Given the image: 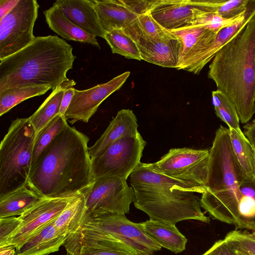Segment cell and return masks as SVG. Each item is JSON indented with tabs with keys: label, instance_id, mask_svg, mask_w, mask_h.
<instances>
[{
	"label": "cell",
	"instance_id": "cb8c5ba5",
	"mask_svg": "<svg viewBox=\"0 0 255 255\" xmlns=\"http://www.w3.org/2000/svg\"><path fill=\"white\" fill-rule=\"evenodd\" d=\"M140 224L145 232L161 247L175 254L185 249L187 240L175 225L150 219Z\"/></svg>",
	"mask_w": 255,
	"mask_h": 255
},
{
	"label": "cell",
	"instance_id": "ffe728a7",
	"mask_svg": "<svg viewBox=\"0 0 255 255\" xmlns=\"http://www.w3.org/2000/svg\"><path fill=\"white\" fill-rule=\"evenodd\" d=\"M55 219L46 224L16 249V255H48L58 251L67 236L54 226Z\"/></svg>",
	"mask_w": 255,
	"mask_h": 255
},
{
	"label": "cell",
	"instance_id": "7402d4cb",
	"mask_svg": "<svg viewBox=\"0 0 255 255\" xmlns=\"http://www.w3.org/2000/svg\"><path fill=\"white\" fill-rule=\"evenodd\" d=\"M170 31L177 36L183 43V51L176 68L177 70H181L206 44L213 41L218 34L199 25H190Z\"/></svg>",
	"mask_w": 255,
	"mask_h": 255
},
{
	"label": "cell",
	"instance_id": "52a82bcc",
	"mask_svg": "<svg viewBox=\"0 0 255 255\" xmlns=\"http://www.w3.org/2000/svg\"><path fill=\"white\" fill-rule=\"evenodd\" d=\"M126 214L107 212L84 217L79 230L66 240L113 241L125 244L139 255H152L161 247L144 230L140 223L129 220Z\"/></svg>",
	"mask_w": 255,
	"mask_h": 255
},
{
	"label": "cell",
	"instance_id": "836d02e7",
	"mask_svg": "<svg viewBox=\"0 0 255 255\" xmlns=\"http://www.w3.org/2000/svg\"><path fill=\"white\" fill-rule=\"evenodd\" d=\"M224 239L238 255H255V232L236 229Z\"/></svg>",
	"mask_w": 255,
	"mask_h": 255
},
{
	"label": "cell",
	"instance_id": "f6af8a7d",
	"mask_svg": "<svg viewBox=\"0 0 255 255\" xmlns=\"http://www.w3.org/2000/svg\"><path fill=\"white\" fill-rule=\"evenodd\" d=\"M254 146H255V145H254Z\"/></svg>",
	"mask_w": 255,
	"mask_h": 255
},
{
	"label": "cell",
	"instance_id": "7c38bea8",
	"mask_svg": "<svg viewBox=\"0 0 255 255\" xmlns=\"http://www.w3.org/2000/svg\"><path fill=\"white\" fill-rule=\"evenodd\" d=\"M130 72L126 71L109 82L84 90L74 89V94L65 118L71 124L78 121L88 123L101 104L112 93L119 90Z\"/></svg>",
	"mask_w": 255,
	"mask_h": 255
},
{
	"label": "cell",
	"instance_id": "4dcf8cb0",
	"mask_svg": "<svg viewBox=\"0 0 255 255\" xmlns=\"http://www.w3.org/2000/svg\"><path fill=\"white\" fill-rule=\"evenodd\" d=\"M104 39L113 53L119 54L128 59L142 60L136 43L123 30L115 29L106 32Z\"/></svg>",
	"mask_w": 255,
	"mask_h": 255
},
{
	"label": "cell",
	"instance_id": "277c9868",
	"mask_svg": "<svg viewBox=\"0 0 255 255\" xmlns=\"http://www.w3.org/2000/svg\"><path fill=\"white\" fill-rule=\"evenodd\" d=\"M136 208L149 219L175 225L186 220L209 223L210 218L201 210L200 199L194 193L204 191L152 169L140 162L130 175Z\"/></svg>",
	"mask_w": 255,
	"mask_h": 255
},
{
	"label": "cell",
	"instance_id": "e575fe53",
	"mask_svg": "<svg viewBox=\"0 0 255 255\" xmlns=\"http://www.w3.org/2000/svg\"><path fill=\"white\" fill-rule=\"evenodd\" d=\"M137 24L138 30V38L155 41L163 38L170 32L161 26L152 17L150 12L138 15Z\"/></svg>",
	"mask_w": 255,
	"mask_h": 255
},
{
	"label": "cell",
	"instance_id": "d4e9b609",
	"mask_svg": "<svg viewBox=\"0 0 255 255\" xmlns=\"http://www.w3.org/2000/svg\"><path fill=\"white\" fill-rule=\"evenodd\" d=\"M45 198L28 184L0 198V218L19 216Z\"/></svg>",
	"mask_w": 255,
	"mask_h": 255
},
{
	"label": "cell",
	"instance_id": "60d3db41",
	"mask_svg": "<svg viewBox=\"0 0 255 255\" xmlns=\"http://www.w3.org/2000/svg\"><path fill=\"white\" fill-rule=\"evenodd\" d=\"M19 0H0V19L15 6Z\"/></svg>",
	"mask_w": 255,
	"mask_h": 255
},
{
	"label": "cell",
	"instance_id": "ee69618b",
	"mask_svg": "<svg viewBox=\"0 0 255 255\" xmlns=\"http://www.w3.org/2000/svg\"><path fill=\"white\" fill-rule=\"evenodd\" d=\"M66 255H70L68 253H67Z\"/></svg>",
	"mask_w": 255,
	"mask_h": 255
},
{
	"label": "cell",
	"instance_id": "8992f818",
	"mask_svg": "<svg viewBox=\"0 0 255 255\" xmlns=\"http://www.w3.org/2000/svg\"><path fill=\"white\" fill-rule=\"evenodd\" d=\"M35 135L28 118L12 121L0 145V198L28 184Z\"/></svg>",
	"mask_w": 255,
	"mask_h": 255
},
{
	"label": "cell",
	"instance_id": "1f68e13d",
	"mask_svg": "<svg viewBox=\"0 0 255 255\" xmlns=\"http://www.w3.org/2000/svg\"><path fill=\"white\" fill-rule=\"evenodd\" d=\"M212 104L217 116L226 124L229 129L240 132L242 130L236 107L230 99L223 92H212Z\"/></svg>",
	"mask_w": 255,
	"mask_h": 255
},
{
	"label": "cell",
	"instance_id": "3957f363",
	"mask_svg": "<svg viewBox=\"0 0 255 255\" xmlns=\"http://www.w3.org/2000/svg\"><path fill=\"white\" fill-rule=\"evenodd\" d=\"M208 77L234 103L240 121L255 114V6L246 23L216 54Z\"/></svg>",
	"mask_w": 255,
	"mask_h": 255
},
{
	"label": "cell",
	"instance_id": "5bb4252c",
	"mask_svg": "<svg viewBox=\"0 0 255 255\" xmlns=\"http://www.w3.org/2000/svg\"><path fill=\"white\" fill-rule=\"evenodd\" d=\"M135 42L142 60L163 67H178L183 43L171 31L159 40L149 41L138 38Z\"/></svg>",
	"mask_w": 255,
	"mask_h": 255
},
{
	"label": "cell",
	"instance_id": "5b68a950",
	"mask_svg": "<svg viewBox=\"0 0 255 255\" xmlns=\"http://www.w3.org/2000/svg\"><path fill=\"white\" fill-rule=\"evenodd\" d=\"M56 36L35 37L28 45L0 60V93L8 89L49 85L52 91L68 80L75 57Z\"/></svg>",
	"mask_w": 255,
	"mask_h": 255
},
{
	"label": "cell",
	"instance_id": "4316f807",
	"mask_svg": "<svg viewBox=\"0 0 255 255\" xmlns=\"http://www.w3.org/2000/svg\"><path fill=\"white\" fill-rule=\"evenodd\" d=\"M230 129L233 152L239 166L246 178H255V147L244 132Z\"/></svg>",
	"mask_w": 255,
	"mask_h": 255
},
{
	"label": "cell",
	"instance_id": "d6a6232c",
	"mask_svg": "<svg viewBox=\"0 0 255 255\" xmlns=\"http://www.w3.org/2000/svg\"><path fill=\"white\" fill-rule=\"evenodd\" d=\"M67 124L65 116L59 113L36 134L33 144L31 166L41 152Z\"/></svg>",
	"mask_w": 255,
	"mask_h": 255
},
{
	"label": "cell",
	"instance_id": "8fae6325",
	"mask_svg": "<svg viewBox=\"0 0 255 255\" xmlns=\"http://www.w3.org/2000/svg\"><path fill=\"white\" fill-rule=\"evenodd\" d=\"M39 4L35 0H19L15 6L0 19V60L21 50L35 37L33 30Z\"/></svg>",
	"mask_w": 255,
	"mask_h": 255
},
{
	"label": "cell",
	"instance_id": "d590c367",
	"mask_svg": "<svg viewBox=\"0 0 255 255\" xmlns=\"http://www.w3.org/2000/svg\"><path fill=\"white\" fill-rule=\"evenodd\" d=\"M246 12L236 17L226 18L218 13L207 12L199 9L193 25L204 26L208 29L218 33L224 28L235 23L245 15Z\"/></svg>",
	"mask_w": 255,
	"mask_h": 255
},
{
	"label": "cell",
	"instance_id": "d6986e66",
	"mask_svg": "<svg viewBox=\"0 0 255 255\" xmlns=\"http://www.w3.org/2000/svg\"><path fill=\"white\" fill-rule=\"evenodd\" d=\"M137 128V119L132 110L119 111L102 135L92 146L89 147L91 158L100 155L121 138L137 135L139 134Z\"/></svg>",
	"mask_w": 255,
	"mask_h": 255
},
{
	"label": "cell",
	"instance_id": "ab89813d",
	"mask_svg": "<svg viewBox=\"0 0 255 255\" xmlns=\"http://www.w3.org/2000/svg\"><path fill=\"white\" fill-rule=\"evenodd\" d=\"M74 89L75 88L73 87H69L65 90L60 110V114L65 115L74 96Z\"/></svg>",
	"mask_w": 255,
	"mask_h": 255
},
{
	"label": "cell",
	"instance_id": "7a4b0ae2",
	"mask_svg": "<svg viewBox=\"0 0 255 255\" xmlns=\"http://www.w3.org/2000/svg\"><path fill=\"white\" fill-rule=\"evenodd\" d=\"M89 140L67 124L31 166L28 184L46 198L80 193L93 181Z\"/></svg>",
	"mask_w": 255,
	"mask_h": 255
},
{
	"label": "cell",
	"instance_id": "f546056e",
	"mask_svg": "<svg viewBox=\"0 0 255 255\" xmlns=\"http://www.w3.org/2000/svg\"><path fill=\"white\" fill-rule=\"evenodd\" d=\"M52 87L49 85H36L8 89L0 93V116L29 98L45 94Z\"/></svg>",
	"mask_w": 255,
	"mask_h": 255
},
{
	"label": "cell",
	"instance_id": "ac0fdd59",
	"mask_svg": "<svg viewBox=\"0 0 255 255\" xmlns=\"http://www.w3.org/2000/svg\"><path fill=\"white\" fill-rule=\"evenodd\" d=\"M255 6V0H252L246 13L240 20L234 24L221 30L216 38L201 49L181 69L195 74H199L204 66L213 59L219 50L243 27Z\"/></svg>",
	"mask_w": 255,
	"mask_h": 255
},
{
	"label": "cell",
	"instance_id": "7bdbcfd3",
	"mask_svg": "<svg viewBox=\"0 0 255 255\" xmlns=\"http://www.w3.org/2000/svg\"><path fill=\"white\" fill-rule=\"evenodd\" d=\"M0 255H16V247L11 245L0 247Z\"/></svg>",
	"mask_w": 255,
	"mask_h": 255
},
{
	"label": "cell",
	"instance_id": "74e56055",
	"mask_svg": "<svg viewBox=\"0 0 255 255\" xmlns=\"http://www.w3.org/2000/svg\"><path fill=\"white\" fill-rule=\"evenodd\" d=\"M121 2L137 15L149 12L156 0H120Z\"/></svg>",
	"mask_w": 255,
	"mask_h": 255
},
{
	"label": "cell",
	"instance_id": "44dd1931",
	"mask_svg": "<svg viewBox=\"0 0 255 255\" xmlns=\"http://www.w3.org/2000/svg\"><path fill=\"white\" fill-rule=\"evenodd\" d=\"M63 246L70 255H139L128 245L113 241L66 240Z\"/></svg>",
	"mask_w": 255,
	"mask_h": 255
},
{
	"label": "cell",
	"instance_id": "b9f144b4",
	"mask_svg": "<svg viewBox=\"0 0 255 255\" xmlns=\"http://www.w3.org/2000/svg\"><path fill=\"white\" fill-rule=\"evenodd\" d=\"M243 128L245 136L253 145H255V119L246 124Z\"/></svg>",
	"mask_w": 255,
	"mask_h": 255
},
{
	"label": "cell",
	"instance_id": "ba28073f",
	"mask_svg": "<svg viewBox=\"0 0 255 255\" xmlns=\"http://www.w3.org/2000/svg\"><path fill=\"white\" fill-rule=\"evenodd\" d=\"M146 141L141 135L121 138L91 158L93 180L117 177L127 179L140 162Z\"/></svg>",
	"mask_w": 255,
	"mask_h": 255
},
{
	"label": "cell",
	"instance_id": "e0dca14e",
	"mask_svg": "<svg viewBox=\"0 0 255 255\" xmlns=\"http://www.w3.org/2000/svg\"><path fill=\"white\" fill-rule=\"evenodd\" d=\"M66 17L86 32L105 38L93 0H58L54 3Z\"/></svg>",
	"mask_w": 255,
	"mask_h": 255
},
{
	"label": "cell",
	"instance_id": "603a6c76",
	"mask_svg": "<svg viewBox=\"0 0 255 255\" xmlns=\"http://www.w3.org/2000/svg\"><path fill=\"white\" fill-rule=\"evenodd\" d=\"M43 13L50 29L63 38L90 44L100 49L96 37L86 32L70 21L54 3Z\"/></svg>",
	"mask_w": 255,
	"mask_h": 255
},
{
	"label": "cell",
	"instance_id": "f35d334b",
	"mask_svg": "<svg viewBox=\"0 0 255 255\" xmlns=\"http://www.w3.org/2000/svg\"><path fill=\"white\" fill-rule=\"evenodd\" d=\"M202 255H238L225 239L217 241L212 247Z\"/></svg>",
	"mask_w": 255,
	"mask_h": 255
},
{
	"label": "cell",
	"instance_id": "6da1fadb",
	"mask_svg": "<svg viewBox=\"0 0 255 255\" xmlns=\"http://www.w3.org/2000/svg\"><path fill=\"white\" fill-rule=\"evenodd\" d=\"M245 178L233 152L230 129L221 126L209 149L201 207L215 219L255 232V197L240 190Z\"/></svg>",
	"mask_w": 255,
	"mask_h": 255
},
{
	"label": "cell",
	"instance_id": "9c48e42d",
	"mask_svg": "<svg viewBox=\"0 0 255 255\" xmlns=\"http://www.w3.org/2000/svg\"><path fill=\"white\" fill-rule=\"evenodd\" d=\"M209 149L174 148L156 162L148 163L154 171L206 191Z\"/></svg>",
	"mask_w": 255,
	"mask_h": 255
},
{
	"label": "cell",
	"instance_id": "30bf717a",
	"mask_svg": "<svg viewBox=\"0 0 255 255\" xmlns=\"http://www.w3.org/2000/svg\"><path fill=\"white\" fill-rule=\"evenodd\" d=\"M127 180L117 177L93 180L82 191L85 200L84 217L107 212L128 213L130 205L135 201V197Z\"/></svg>",
	"mask_w": 255,
	"mask_h": 255
},
{
	"label": "cell",
	"instance_id": "f1b7e54d",
	"mask_svg": "<svg viewBox=\"0 0 255 255\" xmlns=\"http://www.w3.org/2000/svg\"><path fill=\"white\" fill-rule=\"evenodd\" d=\"M197 8L232 18L245 13L251 0H190Z\"/></svg>",
	"mask_w": 255,
	"mask_h": 255
},
{
	"label": "cell",
	"instance_id": "4fadbf2b",
	"mask_svg": "<svg viewBox=\"0 0 255 255\" xmlns=\"http://www.w3.org/2000/svg\"><path fill=\"white\" fill-rule=\"evenodd\" d=\"M76 196L45 198L18 216L22 222L7 245L16 249L20 247L41 228L56 219Z\"/></svg>",
	"mask_w": 255,
	"mask_h": 255
},
{
	"label": "cell",
	"instance_id": "9a60e30c",
	"mask_svg": "<svg viewBox=\"0 0 255 255\" xmlns=\"http://www.w3.org/2000/svg\"><path fill=\"white\" fill-rule=\"evenodd\" d=\"M199 10L190 0H156L149 12L164 28L172 31L193 25Z\"/></svg>",
	"mask_w": 255,
	"mask_h": 255
},
{
	"label": "cell",
	"instance_id": "484cf974",
	"mask_svg": "<svg viewBox=\"0 0 255 255\" xmlns=\"http://www.w3.org/2000/svg\"><path fill=\"white\" fill-rule=\"evenodd\" d=\"M75 85L76 83L73 80L68 79L52 91L37 111L28 118L35 129L36 134L54 117L60 113L65 90Z\"/></svg>",
	"mask_w": 255,
	"mask_h": 255
},
{
	"label": "cell",
	"instance_id": "2e32d148",
	"mask_svg": "<svg viewBox=\"0 0 255 255\" xmlns=\"http://www.w3.org/2000/svg\"><path fill=\"white\" fill-rule=\"evenodd\" d=\"M101 24L106 32L123 30L135 42L138 37L137 15L122 3L120 0H93Z\"/></svg>",
	"mask_w": 255,
	"mask_h": 255
},
{
	"label": "cell",
	"instance_id": "83f0119b",
	"mask_svg": "<svg viewBox=\"0 0 255 255\" xmlns=\"http://www.w3.org/2000/svg\"><path fill=\"white\" fill-rule=\"evenodd\" d=\"M85 200L82 192L69 203L55 219L54 226L61 233L67 236L76 232L85 214Z\"/></svg>",
	"mask_w": 255,
	"mask_h": 255
},
{
	"label": "cell",
	"instance_id": "8d00e7d4",
	"mask_svg": "<svg viewBox=\"0 0 255 255\" xmlns=\"http://www.w3.org/2000/svg\"><path fill=\"white\" fill-rule=\"evenodd\" d=\"M19 217L0 218V247L7 245L21 223Z\"/></svg>",
	"mask_w": 255,
	"mask_h": 255
}]
</instances>
